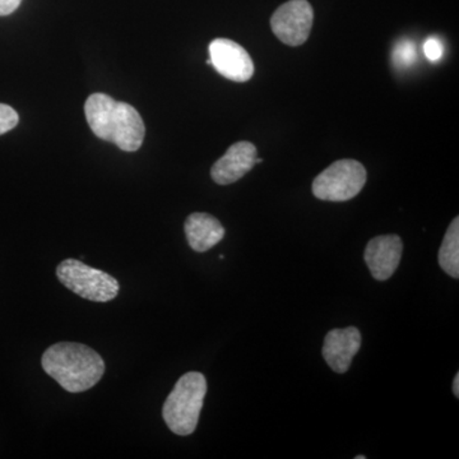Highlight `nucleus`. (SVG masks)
I'll return each instance as SVG.
<instances>
[{
  "label": "nucleus",
  "instance_id": "f257e3e1",
  "mask_svg": "<svg viewBox=\"0 0 459 459\" xmlns=\"http://www.w3.org/2000/svg\"><path fill=\"white\" fill-rule=\"evenodd\" d=\"M84 114L91 131L100 140L111 142L126 152H134L143 143L146 126L132 105L105 93H93L84 104Z\"/></svg>",
  "mask_w": 459,
  "mask_h": 459
},
{
  "label": "nucleus",
  "instance_id": "f03ea898",
  "mask_svg": "<svg viewBox=\"0 0 459 459\" xmlns=\"http://www.w3.org/2000/svg\"><path fill=\"white\" fill-rule=\"evenodd\" d=\"M42 369L71 394L89 391L105 373V361L95 350L77 342L50 346L41 359Z\"/></svg>",
  "mask_w": 459,
  "mask_h": 459
},
{
  "label": "nucleus",
  "instance_id": "7ed1b4c3",
  "mask_svg": "<svg viewBox=\"0 0 459 459\" xmlns=\"http://www.w3.org/2000/svg\"><path fill=\"white\" fill-rule=\"evenodd\" d=\"M207 380L198 371H189L178 380L162 407V418L172 433L186 437L197 429Z\"/></svg>",
  "mask_w": 459,
  "mask_h": 459
},
{
  "label": "nucleus",
  "instance_id": "20e7f679",
  "mask_svg": "<svg viewBox=\"0 0 459 459\" xmlns=\"http://www.w3.org/2000/svg\"><path fill=\"white\" fill-rule=\"evenodd\" d=\"M56 276L66 289L95 303H108L119 294L120 287L117 279L78 259H65L60 263Z\"/></svg>",
  "mask_w": 459,
  "mask_h": 459
},
{
  "label": "nucleus",
  "instance_id": "39448f33",
  "mask_svg": "<svg viewBox=\"0 0 459 459\" xmlns=\"http://www.w3.org/2000/svg\"><path fill=\"white\" fill-rule=\"evenodd\" d=\"M367 183V170L356 160H340L313 181V195L320 201L346 202L355 198Z\"/></svg>",
  "mask_w": 459,
  "mask_h": 459
},
{
  "label": "nucleus",
  "instance_id": "423d86ee",
  "mask_svg": "<svg viewBox=\"0 0 459 459\" xmlns=\"http://www.w3.org/2000/svg\"><path fill=\"white\" fill-rule=\"evenodd\" d=\"M314 11L307 0H289L271 18L272 31L289 47H300L312 31Z\"/></svg>",
  "mask_w": 459,
  "mask_h": 459
},
{
  "label": "nucleus",
  "instance_id": "0eeeda50",
  "mask_svg": "<svg viewBox=\"0 0 459 459\" xmlns=\"http://www.w3.org/2000/svg\"><path fill=\"white\" fill-rule=\"evenodd\" d=\"M210 59L208 65H212L222 77L234 82L243 83L255 74V65L249 53L237 42L229 39H216L208 47Z\"/></svg>",
  "mask_w": 459,
  "mask_h": 459
},
{
  "label": "nucleus",
  "instance_id": "6e6552de",
  "mask_svg": "<svg viewBox=\"0 0 459 459\" xmlns=\"http://www.w3.org/2000/svg\"><path fill=\"white\" fill-rule=\"evenodd\" d=\"M403 243L398 235H382L371 238L365 249V262L371 276L377 281H386L394 276L400 265Z\"/></svg>",
  "mask_w": 459,
  "mask_h": 459
},
{
  "label": "nucleus",
  "instance_id": "1a4fd4ad",
  "mask_svg": "<svg viewBox=\"0 0 459 459\" xmlns=\"http://www.w3.org/2000/svg\"><path fill=\"white\" fill-rule=\"evenodd\" d=\"M256 157L258 151L255 144L250 142H238L229 148L228 152L219 161L214 162L211 169V177L219 186L237 183L253 170L256 165Z\"/></svg>",
  "mask_w": 459,
  "mask_h": 459
},
{
  "label": "nucleus",
  "instance_id": "9d476101",
  "mask_svg": "<svg viewBox=\"0 0 459 459\" xmlns=\"http://www.w3.org/2000/svg\"><path fill=\"white\" fill-rule=\"evenodd\" d=\"M361 333L358 328L333 329L328 332L323 344V358L334 373L344 374L352 359L360 351Z\"/></svg>",
  "mask_w": 459,
  "mask_h": 459
},
{
  "label": "nucleus",
  "instance_id": "9b49d317",
  "mask_svg": "<svg viewBox=\"0 0 459 459\" xmlns=\"http://www.w3.org/2000/svg\"><path fill=\"white\" fill-rule=\"evenodd\" d=\"M184 230L190 247L197 253L207 252L225 237V229L221 222L208 213L190 214Z\"/></svg>",
  "mask_w": 459,
  "mask_h": 459
},
{
  "label": "nucleus",
  "instance_id": "f8f14e48",
  "mask_svg": "<svg viewBox=\"0 0 459 459\" xmlns=\"http://www.w3.org/2000/svg\"><path fill=\"white\" fill-rule=\"evenodd\" d=\"M439 264L446 274L458 279L459 277V219L453 220L446 237L443 238L439 250Z\"/></svg>",
  "mask_w": 459,
  "mask_h": 459
},
{
  "label": "nucleus",
  "instance_id": "ddd939ff",
  "mask_svg": "<svg viewBox=\"0 0 459 459\" xmlns=\"http://www.w3.org/2000/svg\"><path fill=\"white\" fill-rule=\"evenodd\" d=\"M416 60V47L412 41H401L395 45L392 53V62L397 68L404 69L412 65Z\"/></svg>",
  "mask_w": 459,
  "mask_h": 459
},
{
  "label": "nucleus",
  "instance_id": "4468645a",
  "mask_svg": "<svg viewBox=\"0 0 459 459\" xmlns=\"http://www.w3.org/2000/svg\"><path fill=\"white\" fill-rule=\"evenodd\" d=\"M20 117L17 111L9 105L0 104V135L16 128Z\"/></svg>",
  "mask_w": 459,
  "mask_h": 459
},
{
  "label": "nucleus",
  "instance_id": "2eb2a0df",
  "mask_svg": "<svg viewBox=\"0 0 459 459\" xmlns=\"http://www.w3.org/2000/svg\"><path fill=\"white\" fill-rule=\"evenodd\" d=\"M443 44L437 38H429L424 44L425 56L430 62H437L443 56Z\"/></svg>",
  "mask_w": 459,
  "mask_h": 459
},
{
  "label": "nucleus",
  "instance_id": "dca6fc26",
  "mask_svg": "<svg viewBox=\"0 0 459 459\" xmlns=\"http://www.w3.org/2000/svg\"><path fill=\"white\" fill-rule=\"evenodd\" d=\"M22 0H0V17L9 16L16 12Z\"/></svg>",
  "mask_w": 459,
  "mask_h": 459
},
{
  "label": "nucleus",
  "instance_id": "f3484780",
  "mask_svg": "<svg viewBox=\"0 0 459 459\" xmlns=\"http://www.w3.org/2000/svg\"><path fill=\"white\" fill-rule=\"evenodd\" d=\"M453 394H455V397H459V374L455 376V382H453Z\"/></svg>",
  "mask_w": 459,
  "mask_h": 459
},
{
  "label": "nucleus",
  "instance_id": "a211bd4d",
  "mask_svg": "<svg viewBox=\"0 0 459 459\" xmlns=\"http://www.w3.org/2000/svg\"><path fill=\"white\" fill-rule=\"evenodd\" d=\"M356 459H365V455H358V457H356Z\"/></svg>",
  "mask_w": 459,
  "mask_h": 459
}]
</instances>
